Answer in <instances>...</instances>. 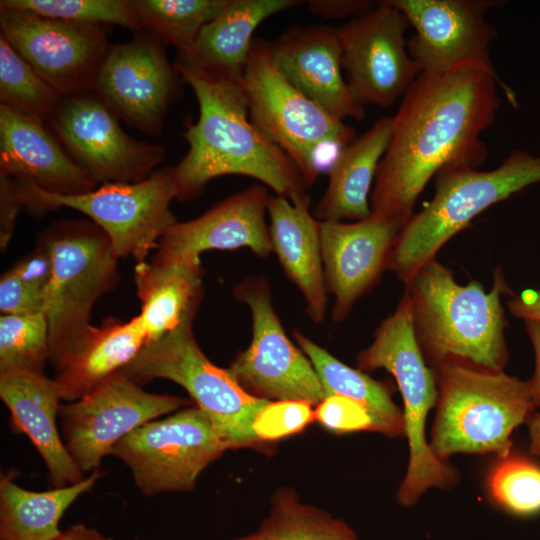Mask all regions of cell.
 <instances>
[{
  "instance_id": "cell-1",
  "label": "cell",
  "mask_w": 540,
  "mask_h": 540,
  "mask_svg": "<svg viewBox=\"0 0 540 540\" xmlns=\"http://www.w3.org/2000/svg\"><path fill=\"white\" fill-rule=\"evenodd\" d=\"M517 106L496 72L461 65L421 72L391 117V132L370 196L371 214L406 222L429 180L450 165L479 167L487 157L481 133L495 121L497 88Z\"/></svg>"
},
{
  "instance_id": "cell-2",
  "label": "cell",
  "mask_w": 540,
  "mask_h": 540,
  "mask_svg": "<svg viewBox=\"0 0 540 540\" xmlns=\"http://www.w3.org/2000/svg\"><path fill=\"white\" fill-rule=\"evenodd\" d=\"M178 74L197 99L199 117L183 133L188 151L173 167L178 200L198 197L212 179L243 175L261 181L292 203L310 205L293 161L250 120L240 80L177 59Z\"/></svg>"
},
{
  "instance_id": "cell-3",
  "label": "cell",
  "mask_w": 540,
  "mask_h": 540,
  "mask_svg": "<svg viewBox=\"0 0 540 540\" xmlns=\"http://www.w3.org/2000/svg\"><path fill=\"white\" fill-rule=\"evenodd\" d=\"M412 303L413 326L428 363L457 361L503 371L508 360V321L501 303L513 295L503 270L494 271L490 291L475 280L456 282L452 270L436 258L405 285Z\"/></svg>"
},
{
  "instance_id": "cell-4",
  "label": "cell",
  "mask_w": 540,
  "mask_h": 540,
  "mask_svg": "<svg viewBox=\"0 0 540 540\" xmlns=\"http://www.w3.org/2000/svg\"><path fill=\"white\" fill-rule=\"evenodd\" d=\"M432 368L438 388L433 453L442 461L458 453L508 456L511 434L535 409L527 381L457 361Z\"/></svg>"
},
{
  "instance_id": "cell-5",
  "label": "cell",
  "mask_w": 540,
  "mask_h": 540,
  "mask_svg": "<svg viewBox=\"0 0 540 540\" xmlns=\"http://www.w3.org/2000/svg\"><path fill=\"white\" fill-rule=\"evenodd\" d=\"M540 182V156L514 150L493 170L450 165L435 175L432 200L402 228L387 270L406 285L453 236L490 206Z\"/></svg>"
},
{
  "instance_id": "cell-6",
  "label": "cell",
  "mask_w": 540,
  "mask_h": 540,
  "mask_svg": "<svg viewBox=\"0 0 540 540\" xmlns=\"http://www.w3.org/2000/svg\"><path fill=\"white\" fill-rule=\"evenodd\" d=\"M356 363L361 371L384 368L390 372L403 399L409 461L398 502L410 506L429 488L452 486L456 471L433 453L425 435L426 418L437 404L438 388L435 371L427 365L416 338L412 303L406 292L394 312L377 327L372 343L359 352Z\"/></svg>"
},
{
  "instance_id": "cell-7",
  "label": "cell",
  "mask_w": 540,
  "mask_h": 540,
  "mask_svg": "<svg viewBox=\"0 0 540 540\" xmlns=\"http://www.w3.org/2000/svg\"><path fill=\"white\" fill-rule=\"evenodd\" d=\"M240 82L251 122L288 155L306 188L316 181L324 164L332 163L356 138L352 127L284 78L274 64L270 43L263 39L254 38Z\"/></svg>"
},
{
  "instance_id": "cell-8",
  "label": "cell",
  "mask_w": 540,
  "mask_h": 540,
  "mask_svg": "<svg viewBox=\"0 0 540 540\" xmlns=\"http://www.w3.org/2000/svg\"><path fill=\"white\" fill-rule=\"evenodd\" d=\"M40 241L52 262L45 314L54 365L91 326L96 301L118 285L119 259L108 236L92 221L57 222Z\"/></svg>"
},
{
  "instance_id": "cell-9",
  "label": "cell",
  "mask_w": 540,
  "mask_h": 540,
  "mask_svg": "<svg viewBox=\"0 0 540 540\" xmlns=\"http://www.w3.org/2000/svg\"><path fill=\"white\" fill-rule=\"evenodd\" d=\"M16 182L23 208L35 214L60 207L80 211L108 236L118 259L131 256L144 262L177 222L170 209L179 194L173 167L154 171L137 182L104 183L78 195L51 193Z\"/></svg>"
},
{
  "instance_id": "cell-10",
  "label": "cell",
  "mask_w": 540,
  "mask_h": 540,
  "mask_svg": "<svg viewBox=\"0 0 540 540\" xmlns=\"http://www.w3.org/2000/svg\"><path fill=\"white\" fill-rule=\"evenodd\" d=\"M120 373L140 384L156 378L182 386L215 424L230 449L260 446L253 424L270 401L248 393L227 368L202 352L192 324H183L146 344Z\"/></svg>"
},
{
  "instance_id": "cell-11",
  "label": "cell",
  "mask_w": 540,
  "mask_h": 540,
  "mask_svg": "<svg viewBox=\"0 0 540 540\" xmlns=\"http://www.w3.org/2000/svg\"><path fill=\"white\" fill-rule=\"evenodd\" d=\"M230 449L213 421L197 406L133 430L110 451L130 469L145 496L189 492L201 472Z\"/></svg>"
},
{
  "instance_id": "cell-12",
  "label": "cell",
  "mask_w": 540,
  "mask_h": 540,
  "mask_svg": "<svg viewBox=\"0 0 540 540\" xmlns=\"http://www.w3.org/2000/svg\"><path fill=\"white\" fill-rule=\"evenodd\" d=\"M233 295L250 310L252 339L227 368L231 375L248 393L261 399L320 404L326 392L309 358L286 335L266 278L243 279L234 285Z\"/></svg>"
},
{
  "instance_id": "cell-13",
  "label": "cell",
  "mask_w": 540,
  "mask_h": 540,
  "mask_svg": "<svg viewBox=\"0 0 540 540\" xmlns=\"http://www.w3.org/2000/svg\"><path fill=\"white\" fill-rule=\"evenodd\" d=\"M184 397L146 392L118 372L86 396L60 405L63 442L84 474L99 469L113 446L141 425L179 408Z\"/></svg>"
},
{
  "instance_id": "cell-14",
  "label": "cell",
  "mask_w": 540,
  "mask_h": 540,
  "mask_svg": "<svg viewBox=\"0 0 540 540\" xmlns=\"http://www.w3.org/2000/svg\"><path fill=\"white\" fill-rule=\"evenodd\" d=\"M0 35L62 97L92 92L110 48L105 25L0 7Z\"/></svg>"
},
{
  "instance_id": "cell-15",
  "label": "cell",
  "mask_w": 540,
  "mask_h": 540,
  "mask_svg": "<svg viewBox=\"0 0 540 540\" xmlns=\"http://www.w3.org/2000/svg\"><path fill=\"white\" fill-rule=\"evenodd\" d=\"M48 125L96 183L140 181L166 155L163 146L129 136L93 92L63 96Z\"/></svg>"
},
{
  "instance_id": "cell-16",
  "label": "cell",
  "mask_w": 540,
  "mask_h": 540,
  "mask_svg": "<svg viewBox=\"0 0 540 540\" xmlns=\"http://www.w3.org/2000/svg\"><path fill=\"white\" fill-rule=\"evenodd\" d=\"M409 26L404 13L391 0H384L337 28L344 78L362 106L392 105L421 73L407 50Z\"/></svg>"
},
{
  "instance_id": "cell-17",
  "label": "cell",
  "mask_w": 540,
  "mask_h": 540,
  "mask_svg": "<svg viewBox=\"0 0 540 540\" xmlns=\"http://www.w3.org/2000/svg\"><path fill=\"white\" fill-rule=\"evenodd\" d=\"M164 44L141 33L131 41L111 45L92 90L118 119L151 135L162 131L180 91L179 74Z\"/></svg>"
},
{
  "instance_id": "cell-18",
  "label": "cell",
  "mask_w": 540,
  "mask_h": 540,
  "mask_svg": "<svg viewBox=\"0 0 540 540\" xmlns=\"http://www.w3.org/2000/svg\"><path fill=\"white\" fill-rule=\"evenodd\" d=\"M414 34L407 41L410 57L420 72L437 73L461 65H475L496 72L490 44L496 28L487 21L491 0H391Z\"/></svg>"
},
{
  "instance_id": "cell-19",
  "label": "cell",
  "mask_w": 540,
  "mask_h": 540,
  "mask_svg": "<svg viewBox=\"0 0 540 540\" xmlns=\"http://www.w3.org/2000/svg\"><path fill=\"white\" fill-rule=\"evenodd\" d=\"M406 223L372 214L349 223L319 221L325 283L334 297V321L345 319L356 301L380 281Z\"/></svg>"
},
{
  "instance_id": "cell-20",
  "label": "cell",
  "mask_w": 540,
  "mask_h": 540,
  "mask_svg": "<svg viewBox=\"0 0 540 540\" xmlns=\"http://www.w3.org/2000/svg\"><path fill=\"white\" fill-rule=\"evenodd\" d=\"M266 186L251 185L217 203L199 217L176 222L163 235L152 261L165 262L181 258H200L211 249L249 248L259 257L272 252L269 227L266 224Z\"/></svg>"
},
{
  "instance_id": "cell-21",
  "label": "cell",
  "mask_w": 540,
  "mask_h": 540,
  "mask_svg": "<svg viewBox=\"0 0 540 540\" xmlns=\"http://www.w3.org/2000/svg\"><path fill=\"white\" fill-rule=\"evenodd\" d=\"M270 49L284 78L328 113L340 120L364 119V106L353 98L342 74L337 28L294 25L270 43Z\"/></svg>"
},
{
  "instance_id": "cell-22",
  "label": "cell",
  "mask_w": 540,
  "mask_h": 540,
  "mask_svg": "<svg viewBox=\"0 0 540 540\" xmlns=\"http://www.w3.org/2000/svg\"><path fill=\"white\" fill-rule=\"evenodd\" d=\"M0 172L62 195L97 188L68 154L48 123L0 103Z\"/></svg>"
},
{
  "instance_id": "cell-23",
  "label": "cell",
  "mask_w": 540,
  "mask_h": 540,
  "mask_svg": "<svg viewBox=\"0 0 540 540\" xmlns=\"http://www.w3.org/2000/svg\"><path fill=\"white\" fill-rule=\"evenodd\" d=\"M0 397L10 411L14 430L26 434L42 457L54 488L85 478L57 428L63 397L55 379L28 372L0 374Z\"/></svg>"
},
{
  "instance_id": "cell-24",
  "label": "cell",
  "mask_w": 540,
  "mask_h": 540,
  "mask_svg": "<svg viewBox=\"0 0 540 540\" xmlns=\"http://www.w3.org/2000/svg\"><path fill=\"white\" fill-rule=\"evenodd\" d=\"M308 204H294L280 195H269L267 212L273 251L286 276L298 287L306 303V313L314 323L324 320L327 288L319 221Z\"/></svg>"
},
{
  "instance_id": "cell-25",
  "label": "cell",
  "mask_w": 540,
  "mask_h": 540,
  "mask_svg": "<svg viewBox=\"0 0 540 540\" xmlns=\"http://www.w3.org/2000/svg\"><path fill=\"white\" fill-rule=\"evenodd\" d=\"M147 344L138 316L91 325L55 364L63 400L76 401L125 368Z\"/></svg>"
},
{
  "instance_id": "cell-26",
  "label": "cell",
  "mask_w": 540,
  "mask_h": 540,
  "mask_svg": "<svg viewBox=\"0 0 540 540\" xmlns=\"http://www.w3.org/2000/svg\"><path fill=\"white\" fill-rule=\"evenodd\" d=\"M134 282L147 344L180 325L192 324L204 297L200 258L139 262Z\"/></svg>"
},
{
  "instance_id": "cell-27",
  "label": "cell",
  "mask_w": 540,
  "mask_h": 540,
  "mask_svg": "<svg viewBox=\"0 0 540 540\" xmlns=\"http://www.w3.org/2000/svg\"><path fill=\"white\" fill-rule=\"evenodd\" d=\"M390 132L391 117H382L338 152L328 169L326 190L313 209L318 221H359L371 215L369 192Z\"/></svg>"
},
{
  "instance_id": "cell-28",
  "label": "cell",
  "mask_w": 540,
  "mask_h": 540,
  "mask_svg": "<svg viewBox=\"0 0 540 540\" xmlns=\"http://www.w3.org/2000/svg\"><path fill=\"white\" fill-rule=\"evenodd\" d=\"M299 3L296 0H230L221 14L202 28L191 49L178 54L177 59L240 80L258 25Z\"/></svg>"
},
{
  "instance_id": "cell-29",
  "label": "cell",
  "mask_w": 540,
  "mask_h": 540,
  "mask_svg": "<svg viewBox=\"0 0 540 540\" xmlns=\"http://www.w3.org/2000/svg\"><path fill=\"white\" fill-rule=\"evenodd\" d=\"M102 473L91 472L80 482L47 491H30L10 475L0 481V540H56L59 521L68 507L89 491Z\"/></svg>"
},
{
  "instance_id": "cell-30",
  "label": "cell",
  "mask_w": 540,
  "mask_h": 540,
  "mask_svg": "<svg viewBox=\"0 0 540 540\" xmlns=\"http://www.w3.org/2000/svg\"><path fill=\"white\" fill-rule=\"evenodd\" d=\"M293 335L314 366L327 397L344 396L363 405L376 419L379 433L389 437L405 434L403 410L394 403L386 384L347 366L300 331L294 330Z\"/></svg>"
},
{
  "instance_id": "cell-31",
  "label": "cell",
  "mask_w": 540,
  "mask_h": 540,
  "mask_svg": "<svg viewBox=\"0 0 540 540\" xmlns=\"http://www.w3.org/2000/svg\"><path fill=\"white\" fill-rule=\"evenodd\" d=\"M234 540H359L343 521L312 505L302 503L291 489L272 497L269 515L257 531Z\"/></svg>"
},
{
  "instance_id": "cell-32",
  "label": "cell",
  "mask_w": 540,
  "mask_h": 540,
  "mask_svg": "<svg viewBox=\"0 0 540 540\" xmlns=\"http://www.w3.org/2000/svg\"><path fill=\"white\" fill-rule=\"evenodd\" d=\"M230 0H132L143 33L187 53L202 28L218 17Z\"/></svg>"
},
{
  "instance_id": "cell-33",
  "label": "cell",
  "mask_w": 540,
  "mask_h": 540,
  "mask_svg": "<svg viewBox=\"0 0 540 540\" xmlns=\"http://www.w3.org/2000/svg\"><path fill=\"white\" fill-rule=\"evenodd\" d=\"M61 99L0 35V103L48 123Z\"/></svg>"
},
{
  "instance_id": "cell-34",
  "label": "cell",
  "mask_w": 540,
  "mask_h": 540,
  "mask_svg": "<svg viewBox=\"0 0 540 540\" xmlns=\"http://www.w3.org/2000/svg\"><path fill=\"white\" fill-rule=\"evenodd\" d=\"M49 358V327L45 313L1 314L0 374H45Z\"/></svg>"
},
{
  "instance_id": "cell-35",
  "label": "cell",
  "mask_w": 540,
  "mask_h": 540,
  "mask_svg": "<svg viewBox=\"0 0 540 540\" xmlns=\"http://www.w3.org/2000/svg\"><path fill=\"white\" fill-rule=\"evenodd\" d=\"M51 277V256L39 241L33 251L2 274L1 314L46 313Z\"/></svg>"
},
{
  "instance_id": "cell-36",
  "label": "cell",
  "mask_w": 540,
  "mask_h": 540,
  "mask_svg": "<svg viewBox=\"0 0 540 540\" xmlns=\"http://www.w3.org/2000/svg\"><path fill=\"white\" fill-rule=\"evenodd\" d=\"M0 7L71 22L119 25L135 35L143 33L132 0H1Z\"/></svg>"
},
{
  "instance_id": "cell-37",
  "label": "cell",
  "mask_w": 540,
  "mask_h": 540,
  "mask_svg": "<svg viewBox=\"0 0 540 540\" xmlns=\"http://www.w3.org/2000/svg\"><path fill=\"white\" fill-rule=\"evenodd\" d=\"M494 501L508 512L530 516L540 512V466L533 460L509 454L499 458L488 476Z\"/></svg>"
},
{
  "instance_id": "cell-38",
  "label": "cell",
  "mask_w": 540,
  "mask_h": 540,
  "mask_svg": "<svg viewBox=\"0 0 540 540\" xmlns=\"http://www.w3.org/2000/svg\"><path fill=\"white\" fill-rule=\"evenodd\" d=\"M312 405L304 401H270L255 418L253 430L262 443L300 432L313 421Z\"/></svg>"
},
{
  "instance_id": "cell-39",
  "label": "cell",
  "mask_w": 540,
  "mask_h": 540,
  "mask_svg": "<svg viewBox=\"0 0 540 540\" xmlns=\"http://www.w3.org/2000/svg\"><path fill=\"white\" fill-rule=\"evenodd\" d=\"M314 418L333 432H379L378 423L369 410L344 396L326 397L316 406Z\"/></svg>"
},
{
  "instance_id": "cell-40",
  "label": "cell",
  "mask_w": 540,
  "mask_h": 540,
  "mask_svg": "<svg viewBox=\"0 0 540 540\" xmlns=\"http://www.w3.org/2000/svg\"><path fill=\"white\" fill-rule=\"evenodd\" d=\"M23 204L14 178L0 172V248L8 247L15 228L16 217Z\"/></svg>"
},
{
  "instance_id": "cell-41",
  "label": "cell",
  "mask_w": 540,
  "mask_h": 540,
  "mask_svg": "<svg viewBox=\"0 0 540 540\" xmlns=\"http://www.w3.org/2000/svg\"><path fill=\"white\" fill-rule=\"evenodd\" d=\"M378 3L379 1L369 0H310L307 1V7L317 15L338 19L364 15Z\"/></svg>"
},
{
  "instance_id": "cell-42",
  "label": "cell",
  "mask_w": 540,
  "mask_h": 540,
  "mask_svg": "<svg viewBox=\"0 0 540 540\" xmlns=\"http://www.w3.org/2000/svg\"><path fill=\"white\" fill-rule=\"evenodd\" d=\"M510 313L524 321H540V288L527 289L512 297L507 302Z\"/></svg>"
},
{
  "instance_id": "cell-43",
  "label": "cell",
  "mask_w": 540,
  "mask_h": 540,
  "mask_svg": "<svg viewBox=\"0 0 540 540\" xmlns=\"http://www.w3.org/2000/svg\"><path fill=\"white\" fill-rule=\"evenodd\" d=\"M524 323L535 357L534 371L527 383L536 409L540 407V321L527 320Z\"/></svg>"
},
{
  "instance_id": "cell-44",
  "label": "cell",
  "mask_w": 540,
  "mask_h": 540,
  "mask_svg": "<svg viewBox=\"0 0 540 540\" xmlns=\"http://www.w3.org/2000/svg\"><path fill=\"white\" fill-rule=\"evenodd\" d=\"M56 540H112L92 527L83 524L71 526L64 531Z\"/></svg>"
},
{
  "instance_id": "cell-45",
  "label": "cell",
  "mask_w": 540,
  "mask_h": 540,
  "mask_svg": "<svg viewBox=\"0 0 540 540\" xmlns=\"http://www.w3.org/2000/svg\"><path fill=\"white\" fill-rule=\"evenodd\" d=\"M530 453L540 457V413L532 412L526 421Z\"/></svg>"
}]
</instances>
